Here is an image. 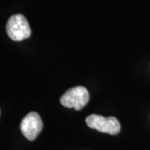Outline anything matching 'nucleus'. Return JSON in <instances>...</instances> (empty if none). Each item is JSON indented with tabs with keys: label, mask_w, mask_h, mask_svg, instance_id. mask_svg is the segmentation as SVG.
<instances>
[{
	"label": "nucleus",
	"mask_w": 150,
	"mask_h": 150,
	"mask_svg": "<svg viewBox=\"0 0 150 150\" xmlns=\"http://www.w3.org/2000/svg\"><path fill=\"white\" fill-rule=\"evenodd\" d=\"M89 100V93L83 86H77L69 88L60 98V103L66 108H74L81 110L85 107Z\"/></svg>",
	"instance_id": "f03ea898"
},
{
	"label": "nucleus",
	"mask_w": 150,
	"mask_h": 150,
	"mask_svg": "<svg viewBox=\"0 0 150 150\" xmlns=\"http://www.w3.org/2000/svg\"><path fill=\"white\" fill-rule=\"evenodd\" d=\"M85 122L89 128L111 135H117L121 129V125L115 117L106 118L98 114H91L86 118Z\"/></svg>",
	"instance_id": "7ed1b4c3"
},
{
	"label": "nucleus",
	"mask_w": 150,
	"mask_h": 150,
	"mask_svg": "<svg viewBox=\"0 0 150 150\" xmlns=\"http://www.w3.org/2000/svg\"><path fill=\"white\" fill-rule=\"evenodd\" d=\"M43 129V121L39 114L35 112H31L22 120L20 130L22 134L30 141H33L41 133Z\"/></svg>",
	"instance_id": "20e7f679"
},
{
	"label": "nucleus",
	"mask_w": 150,
	"mask_h": 150,
	"mask_svg": "<svg viewBox=\"0 0 150 150\" xmlns=\"http://www.w3.org/2000/svg\"><path fill=\"white\" fill-rule=\"evenodd\" d=\"M6 32L12 40L19 42L31 35V28L26 18L22 14H14L6 24Z\"/></svg>",
	"instance_id": "f257e3e1"
}]
</instances>
